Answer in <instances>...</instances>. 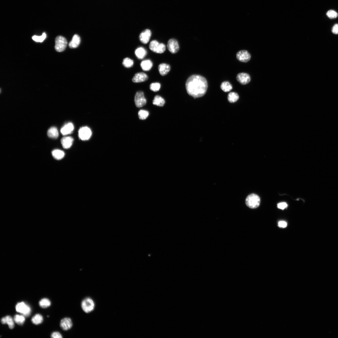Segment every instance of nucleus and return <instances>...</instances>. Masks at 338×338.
Listing matches in <instances>:
<instances>
[{
  "instance_id": "11",
  "label": "nucleus",
  "mask_w": 338,
  "mask_h": 338,
  "mask_svg": "<svg viewBox=\"0 0 338 338\" xmlns=\"http://www.w3.org/2000/svg\"><path fill=\"white\" fill-rule=\"evenodd\" d=\"M250 53L246 50H241L238 52L237 54V58L240 61L243 62H248L251 58Z\"/></svg>"
},
{
  "instance_id": "28",
  "label": "nucleus",
  "mask_w": 338,
  "mask_h": 338,
  "mask_svg": "<svg viewBox=\"0 0 338 338\" xmlns=\"http://www.w3.org/2000/svg\"><path fill=\"white\" fill-rule=\"evenodd\" d=\"M239 96L237 93L235 92H231L228 95V99L229 102L234 103L238 100Z\"/></svg>"
},
{
  "instance_id": "19",
  "label": "nucleus",
  "mask_w": 338,
  "mask_h": 338,
  "mask_svg": "<svg viewBox=\"0 0 338 338\" xmlns=\"http://www.w3.org/2000/svg\"><path fill=\"white\" fill-rule=\"evenodd\" d=\"M80 42V37L77 35H75L70 42L69 46L70 48H75L79 45Z\"/></svg>"
},
{
  "instance_id": "20",
  "label": "nucleus",
  "mask_w": 338,
  "mask_h": 338,
  "mask_svg": "<svg viewBox=\"0 0 338 338\" xmlns=\"http://www.w3.org/2000/svg\"><path fill=\"white\" fill-rule=\"evenodd\" d=\"M140 66L143 71H147L151 69L153 66V63L150 60H146L141 62Z\"/></svg>"
},
{
  "instance_id": "36",
  "label": "nucleus",
  "mask_w": 338,
  "mask_h": 338,
  "mask_svg": "<svg viewBox=\"0 0 338 338\" xmlns=\"http://www.w3.org/2000/svg\"><path fill=\"white\" fill-rule=\"evenodd\" d=\"M51 337L52 338H62V336L60 332H55L52 333Z\"/></svg>"
},
{
  "instance_id": "13",
  "label": "nucleus",
  "mask_w": 338,
  "mask_h": 338,
  "mask_svg": "<svg viewBox=\"0 0 338 338\" xmlns=\"http://www.w3.org/2000/svg\"><path fill=\"white\" fill-rule=\"evenodd\" d=\"M60 327L64 331H68L72 328L73 323L71 319L66 318L62 319L60 322Z\"/></svg>"
},
{
  "instance_id": "6",
  "label": "nucleus",
  "mask_w": 338,
  "mask_h": 338,
  "mask_svg": "<svg viewBox=\"0 0 338 338\" xmlns=\"http://www.w3.org/2000/svg\"><path fill=\"white\" fill-rule=\"evenodd\" d=\"M149 48L153 52L159 54L163 53L166 50L165 45L163 43H159L156 40H153L150 42Z\"/></svg>"
},
{
  "instance_id": "8",
  "label": "nucleus",
  "mask_w": 338,
  "mask_h": 338,
  "mask_svg": "<svg viewBox=\"0 0 338 338\" xmlns=\"http://www.w3.org/2000/svg\"><path fill=\"white\" fill-rule=\"evenodd\" d=\"M134 101L136 106L138 108H141L146 105V101L143 92L139 91L136 93L135 96Z\"/></svg>"
},
{
  "instance_id": "3",
  "label": "nucleus",
  "mask_w": 338,
  "mask_h": 338,
  "mask_svg": "<svg viewBox=\"0 0 338 338\" xmlns=\"http://www.w3.org/2000/svg\"><path fill=\"white\" fill-rule=\"evenodd\" d=\"M81 307L83 310L86 313L92 311L95 307V303L91 298H87L84 299L81 303Z\"/></svg>"
},
{
  "instance_id": "35",
  "label": "nucleus",
  "mask_w": 338,
  "mask_h": 338,
  "mask_svg": "<svg viewBox=\"0 0 338 338\" xmlns=\"http://www.w3.org/2000/svg\"><path fill=\"white\" fill-rule=\"evenodd\" d=\"M288 206V204L286 202H281L278 204V208L282 210H284L287 208Z\"/></svg>"
},
{
  "instance_id": "5",
  "label": "nucleus",
  "mask_w": 338,
  "mask_h": 338,
  "mask_svg": "<svg viewBox=\"0 0 338 338\" xmlns=\"http://www.w3.org/2000/svg\"><path fill=\"white\" fill-rule=\"evenodd\" d=\"M16 311L22 314L26 317L30 316L31 312V309L28 305L24 302L18 303L16 306Z\"/></svg>"
},
{
  "instance_id": "29",
  "label": "nucleus",
  "mask_w": 338,
  "mask_h": 338,
  "mask_svg": "<svg viewBox=\"0 0 338 338\" xmlns=\"http://www.w3.org/2000/svg\"><path fill=\"white\" fill-rule=\"evenodd\" d=\"M40 307L43 308H47L50 306L51 302L50 300L44 298L42 299L39 303Z\"/></svg>"
},
{
  "instance_id": "27",
  "label": "nucleus",
  "mask_w": 338,
  "mask_h": 338,
  "mask_svg": "<svg viewBox=\"0 0 338 338\" xmlns=\"http://www.w3.org/2000/svg\"><path fill=\"white\" fill-rule=\"evenodd\" d=\"M221 88L225 92H229L233 89L231 84L228 81L223 82L221 84Z\"/></svg>"
},
{
  "instance_id": "4",
  "label": "nucleus",
  "mask_w": 338,
  "mask_h": 338,
  "mask_svg": "<svg viewBox=\"0 0 338 338\" xmlns=\"http://www.w3.org/2000/svg\"><path fill=\"white\" fill-rule=\"evenodd\" d=\"M67 44V41L65 37L61 36H58L55 40V49L58 52H62L65 49Z\"/></svg>"
},
{
  "instance_id": "7",
  "label": "nucleus",
  "mask_w": 338,
  "mask_h": 338,
  "mask_svg": "<svg viewBox=\"0 0 338 338\" xmlns=\"http://www.w3.org/2000/svg\"><path fill=\"white\" fill-rule=\"evenodd\" d=\"M79 138L82 140H89L92 135L91 129L88 126H83L78 131Z\"/></svg>"
},
{
  "instance_id": "14",
  "label": "nucleus",
  "mask_w": 338,
  "mask_h": 338,
  "mask_svg": "<svg viewBox=\"0 0 338 338\" xmlns=\"http://www.w3.org/2000/svg\"><path fill=\"white\" fill-rule=\"evenodd\" d=\"M148 79V76L145 73L141 72L136 73L132 79V81L134 83H140L146 81Z\"/></svg>"
},
{
  "instance_id": "34",
  "label": "nucleus",
  "mask_w": 338,
  "mask_h": 338,
  "mask_svg": "<svg viewBox=\"0 0 338 338\" xmlns=\"http://www.w3.org/2000/svg\"><path fill=\"white\" fill-rule=\"evenodd\" d=\"M327 16L330 19H335L337 18L338 14L333 10H330L326 13Z\"/></svg>"
},
{
  "instance_id": "12",
  "label": "nucleus",
  "mask_w": 338,
  "mask_h": 338,
  "mask_svg": "<svg viewBox=\"0 0 338 338\" xmlns=\"http://www.w3.org/2000/svg\"><path fill=\"white\" fill-rule=\"evenodd\" d=\"M237 79L240 84L243 85H245L250 81L251 78L249 75L248 74L241 73L237 75Z\"/></svg>"
},
{
  "instance_id": "26",
  "label": "nucleus",
  "mask_w": 338,
  "mask_h": 338,
  "mask_svg": "<svg viewBox=\"0 0 338 338\" xmlns=\"http://www.w3.org/2000/svg\"><path fill=\"white\" fill-rule=\"evenodd\" d=\"M43 320V316L40 314H37L33 317L31 321L34 324L37 325L42 323Z\"/></svg>"
},
{
  "instance_id": "21",
  "label": "nucleus",
  "mask_w": 338,
  "mask_h": 338,
  "mask_svg": "<svg viewBox=\"0 0 338 338\" xmlns=\"http://www.w3.org/2000/svg\"><path fill=\"white\" fill-rule=\"evenodd\" d=\"M135 53L136 56L139 59H143L147 54L146 50L142 47H139L137 48Z\"/></svg>"
},
{
  "instance_id": "2",
  "label": "nucleus",
  "mask_w": 338,
  "mask_h": 338,
  "mask_svg": "<svg viewBox=\"0 0 338 338\" xmlns=\"http://www.w3.org/2000/svg\"><path fill=\"white\" fill-rule=\"evenodd\" d=\"M245 203L246 205L250 208H257L259 206L260 204V198L255 194H250L247 197Z\"/></svg>"
},
{
  "instance_id": "25",
  "label": "nucleus",
  "mask_w": 338,
  "mask_h": 338,
  "mask_svg": "<svg viewBox=\"0 0 338 338\" xmlns=\"http://www.w3.org/2000/svg\"><path fill=\"white\" fill-rule=\"evenodd\" d=\"M165 103L164 100L161 96H156L153 101V104L158 106L163 107Z\"/></svg>"
},
{
  "instance_id": "1",
  "label": "nucleus",
  "mask_w": 338,
  "mask_h": 338,
  "mask_svg": "<svg viewBox=\"0 0 338 338\" xmlns=\"http://www.w3.org/2000/svg\"><path fill=\"white\" fill-rule=\"evenodd\" d=\"M208 83L204 77L197 75L190 76L186 83V88L188 93L195 98L203 97L208 89Z\"/></svg>"
},
{
  "instance_id": "24",
  "label": "nucleus",
  "mask_w": 338,
  "mask_h": 338,
  "mask_svg": "<svg viewBox=\"0 0 338 338\" xmlns=\"http://www.w3.org/2000/svg\"><path fill=\"white\" fill-rule=\"evenodd\" d=\"M25 317L23 315H16L14 318V322L19 325H23L25 321Z\"/></svg>"
},
{
  "instance_id": "23",
  "label": "nucleus",
  "mask_w": 338,
  "mask_h": 338,
  "mask_svg": "<svg viewBox=\"0 0 338 338\" xmlns=\"http://www.w3.org/2000/svg\"><path fill=\"white\" fill-rule=\"evenodd\" d=\"M47 135L50 138L56 139L59 136V133L58 130L55 127L53 126L51 128L48 130L47 133Z\"/></svg>"
},
{
  "instance_id": "18",
  "label": "nucleus",
  "mask_w": 338,
  "mask_h": 338,
  "mask_svg": "<svg viewBox=\"0 0 338 338\" xmlns=\"http://www.w3.org/2000/svg\"><path fill=\"white\" fill-rule=\"evenodd\" d=\"M2 324H7L10 329H13L14 327V319L10 315H7L3 318L1 320Z\"/></svg>"
},
{
  "instance_id": "33",
  "label": "nucleus",
  "mask_w": 338,
  "mask_h": 338,
  "mask_svg": "<svg viewBox=\"0 0 338 338\" xmlns=\"http://www.w3.org/2000/svg\"><path fill=\"white\" fill-rule=\"evenodd\" d=\"M161 88L160 84L158 82L154 83L151 84L150 86V89L154 92H157L159 91Z\"/></svg>"
},
{
  "instance_id": "16",
  "label": "nucleus",
  "mask_w": 338,
  "mask_h": 338,
  "mask_svg": "<svg viewBox=\"0 0 338 338\" xmlns=\"http://www.w3.org/2000/svg\"><path fill=\"white\" fill-rule=\"evenodd\" d=\"M74 130V126L73 124L69 122L63 126L61 129L60 132L63 135H65L71 134Z\"/></svg>"
},
{
  "instance_id": "32",
  "label": "nucleus",
  "mask_w": 338,
  "mask_h": 338,
  "mask_svg": "<svg viewBox=\"0 0 338 338\" xmlns=\"http://www.w3.org/2000/svg\"><path fill=\"white\" fill-rule=\"evenodd\" d=\"M149 115V112L143 110H140L138 113L139 119L142 120L146 119L148 117Z\"/></svg>"
},
{
  "instance_id": "31",
  "label": "nucleus",
  "mask_w": 338,
  "mask_h": 338,
  "mask_svg": "<svg viewBox=\"0 0 338 338\" xmlns=\"http://www.w3.org/2000/svg\"><path fill=\"white\" fill-rule=\"evenodd\" d=\"M46 37L47 35L46 33H44L42 34V35L40 36L34 35L32 37V39L34 41L36 42H42L46 39Z\"/></svg>"
},
{
  "instance_id": "10",
  "label": "nucleus",
  "mask_w": 338,
  "mask_h": 338,
  "mask_svg": "<svg viewBox=\"0 0 338 338\" xmlns=\"http://www.w3.org/2000/svg\"><path fill=\"white\" fill-rule=\"evenodd\" d=\"M152 35V32L149 29H146L142 31L140 34L139 39L142 43L146 44L149 42Z\"/></svg>"
},
{
  "instance_id": "9",
  "label": "nucleus",
  "mask_w": 338,
  "mask_h": 338,
  "mask_svg": "<svg viewBox=\"0 0 338 338\" xmlns=\"http://www.w3.org/2000/svg\"><path fill=\"white\" fill-rule=\"evenodd\" d=\"M167 47L169 51L172 54L176 53L179 50L178 42L175 39H171L168 40Z\"/></svg>"
},
{
  "instance_id": "38",
  "label": "nucleus",
  "mask_w": 338,
  "mask_h": 338,
  "mask_svg": "<svg viewBox=\"0 0 338 338\" xmlns=\"http://www.w3.org/2000/svg\"><path fill=\"white\" fill-rule=\"evenodd\" d=\"M278 226L280 228H285L287 226V223L285 221H280L278 222Z\"/></svg>"
},
{
  "instance_id": "22",
  "label": "nucleus",
  "mask_w": 338,
  "mask_h": 338,
  "mask_svg": "<svg viewBox=\"0 0 338 338\" xmlns=\"http://www.w3.org/2000/svg\"><path fill=\"white\" fill-rule=\"evenodd\" d=\"M52 156L57 160H60L63 159L65 156V153L60 150H55L52 152Z\"/></svg>"
},
{
  "instance_id": "17",
  "label": "nucleus",
  "mask_w": 338,
  "mask_h": 338,
  "mask_svg": "<svg viewBox=\"0 0 338 338\" xmlns=\"http://www.w3.org/2000/svg\"><path fill=\"white\" fill-rule=\"evenodd\" d=\"M171 69L170 66L165 63H162L158 67L159 72L162 76L166 75L170 71Z\"/></svg>"
},
{
  "instance_id": "37",
  "label": "nucleus",
  "mask_w": 338,
  "mask_h": 338,
  "mask_svg": "<svg viewBox=\"0 0 338 338\" xmlns=\"http://www.w3.org/2000/svg\"><path fill=\"white\" fill-rule=\"evenodd\" d=\"M332 33L335 35H338V24H335L332 27Z\"/></svg>"
},
{
  "instance_id": "30",
  "label": "nucleus",
  "mask_w": 338,
  "mask_h": 338,
  "mask_svg": "<svg viewBox=\"0 0 338 338\" xmlns=\"http://www.w3.org/2000/svg\"><path fill=\"white\" fill-rule=\"evenodd\" d=\"M134 64L133 60L129 58H126L124 59L122 62L123 65L126 68H130L132 67Z\"/></svg>"
},
{
  "instance_id": "15",
  "label": "nucleus",
  "mask_w": 338,
  "mask_h": 338,
  "mask_svg": "<svg viewBox=\"0 0 338 338\" xmlns=\"http://www.w3.org/2000/svg\"><path fill=\"white\" fill-rule=\"evenodd\" d=\"M73 138L71 137H63L61 140L62 146L65 149L70 148L73 144Z\"/></svg>"
}]
</instances>
